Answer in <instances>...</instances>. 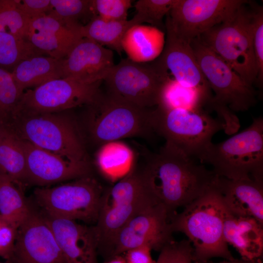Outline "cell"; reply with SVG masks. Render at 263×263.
Masks as SVG:
<instances>
[{
    "instance_id": "1",
    "label": "cell",
    "mask_w": 263,
    "mask_h": 263,
    "mask_svg": "<svg viewBox=\"0 0 263 263\" xmlns=\"http://www.w3.org/2000/svg\"><path fill=\"white\" fill-rule=\"evenodd\" d=\"M144 166L152 191L172 216L204 195L217 176L172 144L166 142L158 152L149 154Z\"/></svg>"
},
{
    "instance_id": "2",
    "label": "cell",
    "mask_w": 263,
    "mask_h": 263,
    "mask_svg": "<svg viewBox=\"0 0 263 263\" xmlns=\"http://www.w3.org/2000/svg\"><path fill=\"white\" fill-rule=\"evenodd\" d=\"M215 182L204 195L171 217L173 232L184 233L190 242L194 263L209 261L213 258L235 259L225 239V207Z\"/></svg>"
},
{
    "instance_id": "3",
    "label": "cell",
    "mask_w": 263,
    "mask_h": 263,
    "mask_svg": "<svg viewBox=\"0 0 263 263\" xmlns=\"http://www.w3.org/2000/svg\"><path fill=\"white\" fill-rule=\"evenodd\" d=\"M160 203L147 182L144 166L133 163L124 176L103 191L94 226L98 249L108 251L116 234L129 221Z\"/></svg>"
},
{
    "instance_id": "4",
    "label": "cell",
    "mask_w": 263,
    "mask_h": 263,
    "mask_svg": "<svg viewBox=\"0 0 263 263\" xmlns=\"http://www.w3.org/2000/svg\"><path fill=\"white\" fill-rule=\"evenodd\" d=\"M64 112L14 111L4 121L21 139L75 162H90L84 139L75 120Z\"/></svg>"
},
{
    "instance_id": "5",
    "label": "cell",
    "mask_w": 263,
    "mask_h": 263,
    "mask_svg": "<svg viewBox=\"0 0 263 263\" xmlns=\"http://www.w3.org/2000/svg\"><path fill=\"white\" fill-rule=\"evenodd\" d=\"M86 107L84 129L90 140L98 148L123 138L148 136L154 133L150 108L137 106L108 91L101 92Z\"/></svg>"
},
{
    "instance_id": "6",
    "label": "cell",
    "mask_w": 263,
    "mask_h": 263,
    "mask_svg": "<svg viewBox=\"0 0 263 263\" xmlns=\"http://www.w3.org/2000/svg\"><path fill=\"white\" fill-rule=\"evenodd\" d=\"M257 4L247 0L225 21L198 38L246 83L256 85L253 32Z\"/></svg>"
},
{
    "instance_id": "7",
    "label": "cell",
    "mask_w": 263,
    "mask_h": 263,
    "mask_svg": "<svg viewBox=\"0 0 263 263\" xmlns=\"http://www.w3.org/2000/svg\"><path fill=\"white\" fill-rule=\"evenodd\" d=\"M211 166L218 177L263 181V118H254L241 132L219 143L213 142L199 158Z\"/></svg>"
},
{
    "instance_id": "8",
    "label": "cell",
    "mask_w": 263,
    "mask_h": 263,
    "mask_svg": "<svg viewBox=\"0 0 263 263\" xmlns=\"http://www.w3.org/2000/svg\"><path fill=\"white\" fill-rule=\"evenodd\" d=\"M150 121L154 133L198 159L212 143L213 136L226 130L223 120L213 117L207 111L166 109L156 106L151 109Z\"/></svg>"
},
{
    "instance_id": "9",
    "label": "cell",
    "mask_w": 263,
    "mask_h": 263,
    "mask_svg": "<svg viewBox=\"0 0 263 263\" xmlns=\"http://www.w3.org/2000/svg\"><path fill=\"white\" fill-rule=\"evenodd\" d=\"M104 190L91 175L53 187H38L34 198L46 215L96 223Z\"/></svg>"
},
{
    "instance_id": "10",
    "label": "cell",
    "mask_w": 263,
    "mask_h": 263,
    "mask_svg": "<svg viewBox=\"0 0 263 263\" xmlns=\"http://www.w3.org/2000/svg\"><path fill=\"white\" fill-rule=\"evenodd\" d=\"M190 45L200 69L214 95L208 109L226 108L232 112H245L257 102V91L224 60L204 44L198 37Z\"/></svg>"
},
{
    "instance_id": "11",
    "label": "cell",
    "mask_w": 263,
    "mask_h": 263,
    "mask_svg": "<svg viewBox=\"0 0 263 263\" xmlns=\"http://www.w3.org/2000/svg\"><path fill=\"white\" fill-rule=\"evenodd\" d=\"M170 77L156 59L138 63L128 58L115 64L104 80L107 91L143 108L156 107L162 88Z\"/></svg>"
},
{
    "instance_id": "12",
    "label": "cell",
    "mask_w": 263,
    "mask_h": 263,
    "mask_svg": "<svg viewBox=\"0 0 263 263\" xmlns=\"http://www.w3.org/2000/svg\"><path fill=\"white\" fill-rule=\"evenodd\" d=\"M101 82L84 83L68 78L52 80L25 90L13 112L56 113L86 106L100 93Z\"/></svg>"
},
{
    "instance_id": "13",
    "label": "cell",
    "mask_w": 263,
    "mask_h": 263,
    "mask_svg": "<svg viewBox=\"0 0 263 263\" xmlns=\"http://www.w3.org/2000/svg\"><path fill=\"white\" fill-rule=\"evenodd\" d=\"M247 0H176L166 16L175 33L191 41L229 19Z\"/></svg>"
},
{
    "instance_id": "14",
    "label": "cell",
    "mask_w": 263,
    "mask_h": 263,
    "mask_svg": "<svg viewBox=\"0 0 263 263\" xmlns=\"http://www.w3.org/2000/svg\"><path fill=\"white\" fill-rule=\"evenodd\" d=\"M171 216L158 203L129 221L116 234L108 250L112 257L143 245L161 250L173 242Z\"/></svg>"
},
{
    "instance_id": "15",
    "label": "cell",
    "mask_w": 263,
    "mask_h": 263,
    "mask_svg": "<svg viewBox=\"0 0 263 263\" xmlns=\"http://www.w3.org/2000/svg\"><path fill=\"white\" fill-rule=\"evenodd\" d=\"M12 263H67L43 213L32 206L18 228Z\"/></svg>"
},
{
    "instance_id": "16",
    "label": "cell",
    "mask_w": 263,
    "mask_h": 263,
    "mask_svg": "<svg viewBox=\"0 0 263 263\" xmlns=\"http://www.w3.org/2000/svg\"><path fill=\"white\" fill-rule=\"evenodd\" d=\"M165 26L166 40L164 49L156 60L180 84L197 90L211 100L212 92L198 65L190 42L175 33L167 16Z\"/></svg>"
},
{
    "instance_id": "17",
    "label": "cell",
    "mask_w": 263,
    "mask_h": 263,
    "mask_svg": "<svg viewBox=\"0 0 263 263\" xmlns=\"http://www.w3.org/2000/svg\"><path fill=\"white\" fill-rule=\"evenodd\" d=\"M23 140L28 183L38 187L92 175L90 162H75Z\"/></svg>"
},
{
    "instance_id": "18",
    "label": "cell",
    "mask_w": 263,
    "mask_h": 263,
    "mask_svg": "<svg viewBox=\"0 0 263 263\" xmlns=\"http://www.w3.org/2000/svg\"><path fill=\"white\" fill-rule=\"evenodd\" d=\"M114 65L112 50L83 38L62 59V78L93 83L104 80Z\"/></svg>"
},
{
    "instance_id": "19",
    "label": "cell",
    "mask_w": 263,
    "mask_h": 263,
    "mask_svg": "<svg viewBox=\"0 0 263 263\" xmlns=\"http://www.w3.org/2000/svg\"><path fill=\"white\" fill-rule=\"evenodd\" d=\"M82 26L46 14L30 21L26 38L45 55L62 59L83 38Z\"/></svg>"
},
{
    "instance_id": "20",
    "label": "cell",
    "mask_w": 263,
    "mask_h": 263,
    "mask_svg": "<svg viewBox=\"0 0 263 263\" xmlns=\"http://www.w3.org/2000/svg\"><path fill=\"white\" fill-rule=\"evenodd\" d=\"M43 214L67 263H97L98 242L94 226Z\"/></svg>"
},
{
    "instance_id": "21",
    "label": "cell",
    "mask_w": 263,
    "mask_h": 263,
    "mask_svg": "<svg viewBox=\"0 0 263 263\" xmlns=\"http://www.w3.org/2000/svg\"><path fill=\"white\" fill-rule=\"evenodd\" d=\"M215 185L225 208L232 214L252 217L263 224V181L217 177Z\"/></svg>"
},
{
    "instance_id": "22",
    "label": "cell",
    "mask_w": 263,
    "mask_h": 263,
    "mask_svg": "<svg viewBox=\"0 0 263 263\" xmlns=\"http://www.w3.org/2000/svg\"><path fill=\"white\" fill-rule=\"evenodd\" d=\"M224 235L227 244L236 249L241 259L262 262L263 224L257 220L234 215L225 208Z\"/></svg>"
},
{
    "instance_id": "23",
    "label": "cell",
    "mask_w": 263,
    "mask_h": 263,
    "mask_svg": "<svg viewBox=\"0 0 263 263\" xmlns=\"http://www.w3.org/2000/svg\"><path fill=\"white\" fill-rule=\"evenodd\" d=\"M165 34L160 29L142 24L131 27L121 42L128 58L138 63L152 61L161 54L165 46Z\"/></svg>"
},
{
    "instance_id": "24",
    "label": "cell",
    "mask_w": 263,
    "mask_h": 263,
    "mask_svg": "<svg viewBox=\"0 0 263 263\" xmlns=\"http://www.w3.org/2000/svg\"><path fill=\"white\" fill-rule=\"evenodd\" d=\"M62 59L45 55L36 56L19 62L11 72L19 89L34 88L52 80L62 78Z\"/></svg>"
},
{
    "instance_id": "25",
    "label": "cell",
    "mask_w": 263,
    "mask_h": 263,
    "mask_svg": "<svg viewBox=\"0 0 263 263\" xmlns=\"http://www.w3.org/2000/svg\"><path fill=\"white\" fill-rule=\"evenodd\" d=\"M0 174L21 185L26 183V158L23 142L2 121L0 129Z\"/></svg>"
},
{
    "instance_id": "26",
    "label": "cell",
    "mask_w": 263,
    "mask_h": 263,
    "mask_svg": "<svg viewBox=\"0 0 263 263\" xmlns=\"http://www.w3.org/2000/svg\"><path fill=\"white\" fill-rule=\"evenodd\" d=\"M32 207L21 185L0 174V216L18 228L27 218Z\"/></svg>"
},
{
    "instance_id": "27",
    "label": "cell",
    "mask_w": 263,
    "mask_h": 263,
    "mask_svg": "<svg viewBox=\"0 0 263 263\" xmlns=\"http://www.w3.org/2000/svg\"><path fill=\"white\" fill-rule=\"evenodd\" d=\"M134 25H135L132 19L110 21L96 15L82 26L81 33L83 38L103 46H106L121 54L123 51L121 46L123 38L128 30Z\"/></svg>"
},
{
    "instance_id": "28",
    "label": "cell",
    "mask_w": 263,
    "mask_h": 263,
    "mask_svg": "<svg viewBox=\"0 0 263 263\" xmlns=\"http://www.w3.org/2000/svg\"><path fill=\"white\" fill-rule=\"evenodd\" d=\"M133 160L132 150L118 141L101 146L95 156V164L99 170L112 179L124 176L130 169Z\"/></svg>"
},
{
    "instance_id": "29",
    "label": "cell",
    "mask_w": 263,
    "mask_h": 263,
    "mask_svg": "<svg viewBox=\"0 0 263 263\" xmlns=\"http://www.w3.org/2000/svg\"><path fill=\"white\" fill-rule=\"evenodd\" d=\"M211 100L199 91L185 87L177 81L169 78L162 88L157 106L163 109L182 108L192 111H205Z\"/></svg>"
},
{
    "instance_id": "30",
    "label": "cell",
    "mask_w": 263,
    "mask_h": 263,
    "mask_svg": "<svg viewBox=\"0 0 263 263\" xmlns=\"http://www.w3.org/2000/svg\"><path fill=\"white\" fill-rule=\"evenodd\" d=\"M42 55L45 54L36 48L27 38L0 32V68L11 72L21 61Z\"/></svg>"
},
{
    "instance_id": "31",
    "label": "cell",
    "mask_w": 263,
    "mask_h": 263,
    "mask_svg": "<svg viewBox=\"0 0 263 263\" xmlns=\"http://www.w3.org/2000/svg\"><path fill=\"white\" fill-rule=\"evenodd\" d=\"M51 15L69 23L81 25L79 21L88 22L96 16L93 0H50Z\"/></svg>"
},
{
    "instance_id": "32",
    "label": "cell",
    "mask_w": 263,
    "mask_h": 263,
    "mask_svg": "<svg viewBox=\"0 0 263 263\" xmlns=\"http://www.w3.org/2000/svg\"><path fill=\"white\" fill-rule=\"evenodd\" d=\"M176 0H138L134 7L136 14L132 19L134 24L146 22L158 29L163 26V19L169 12Z\"/></svg>"
},
{
    "instance_id": "33",
    "label": "cell",
    "mask_w": 263,
    "mask_h": 263,
    "mask_svg": "<svg viewBox=\"0 0 263 263\" xmlns=\"http://www.w3.org/2000/svg\"><path fill=\"white\" fill-rule=\"evenodd\" d=\"M30 21L19 9L17 0H0V32L27 38Z\"/></svg>"
},
{
    "instance_id": "34",
    "label": "cell",
    "mask_w": 263,
    "mask_h": 263,
    "mask_svg": "<svg viewBox=\"0 0 263 263\" xmlns=\"http://www.w3.org/2000/svg\"><path fill=\"white\" fill-rule=\"evenodd\" d=\"M23 93L11 72L0 68V120L4 121L10 116Z\"/></svg>"
},
{
    "instance_id": "35",
    "label": "cell",
    "mask_w": 263,
    "mask_h": 263,
    "mask_svg": "<svg viewBox=\"0 0 263 263\" xmlns=\"http://www.w3.org/2000/svg\"><path fill=\"white\" fill-rule=\"evenodd\" d=\"M130 0H93L95 14L110 21L127 20L128 11L132 6Z\"/></svg>"
},
{
    "instance_id": "36",
    "label": "cell",
    "mask_w": 263,
    "mask_h": 263,
    "mask_svg": "<svg viewBox=\"0 0 263 263\" xmlns=\"http://www.w3.org/2000/svg\"><path fill=\"white\" fill-rule=\"evenodd\" d=\"M253 48L257 68L256 85L261 89L263 82V8L258 4L255 13Z\"/></svg>"
},
{
    "instance_id": "37",
    "label": "cell",
    "mask_w": 263,
    "mask_h": 263,
    "mask_svg": "<svg viewBox=\"0 0 263 263\" xmlns=\"http://www.w3.org/2000/svg\"><path fill=\"white\" fill-rule=\"evenodd\" d=\"M18 227L0 216V257L11 261Z\"/></svg>"
},
{
    "instance_id": "38",
    "label": "cell",
    "mask_w": 263,
    "mask_h": 263,
    "mask_svg": "<svg viewBox=\"0 0 263 263\" xmlns=\"http://www.w3.org/2000/svg\"><path fill=\"white\" fill-rule=\"evenodd\" d=\"M166 263H194L193 248L188 240L173 241L166 245Z\"/></svg>"
},
{
    "instance_id": "39",
    "label": "cell",
    "mask_w": 263,
    "mask_h": 263,
    "mask_svg": "<svg viewBox=\"0 0 263 263\" xmlns=\"http://www.w3.org/2000/svg\"><path fill=\"white\" fill-rule=\"evenodd\" d=\"M19 9L30 20L47 14L50 0H17Z\"/></svg>"
},
{
    "instance_id": "40",
    "label": "cell",
    "mask_w": 263,
    "mask_h": 263,
    "mask_svg": "<svg viewBox=\"0 0 263 263\" xmlns=\"http://www.w3.org/2000/svg\"><path fill=\"white\" fill-rule=\"evenodd\" d=\"M151 248L148 245H143L132 248L126 251V263H155L151 255Z\"/></svg>"
},
{
    "instance_id": "41",
    "label": "cell",
    "mask_w": 263,
    "mask_h": 263,
    "mask_svg": "<svg viewBox=\"0 0 263 263\" xmlns=\"http://www.w3.org/2000/svg\"><path fill=\"white\" fill-rule=\"evenodd\" d=\"M198 263H262V262H250L245 261L241 259L240 260L235 259L233 260H224V261L219 263H213L209 261H207L204 262H200Z\"/></svg>"
},
{
    "instance_id": "42",
    "label": "cell",
    "mask_w": 263,
    "mask_h": 263,
    "mask_svg": "<svg viewBox=\"0 0 263 263\" xmlns=\"http://www.w3.org/2000/svg\"><path fill=\"white\" fill-rule=\"evenodd\" d=\"M166 245L164 246L161 250L160 254L157 260L155 263H166L167 250Z\"/></svg>"
},
{
    "instance_id": "43",
    "label": "cell",
    "mask_w": 263,
    "mask_h": 263,
    "mask_svg": "<svg viewBox=\"0 0 263 263\" xmlns=\"http://www.w3.org/2000/svg\"><path fill=\"white\" fill-rule=\"evenodd\" d=\"M105 263H126V262L125 258L117 255L112 257Z\"/></svg>"
},
{
    "instance_id": "44",
    "label": "cell",
    "mask_w": 263,
    "mask_h": 263,
    "mask_svg": "<svg viewBox=\"0 0 263 263\" xmlns=\"http://www.w3.org/2000/svg\"><path fill=\"white\" fill-rule=\"evenodd\" d=\"M0 263H12L10 262L6 261L5 262H0Z\"/></svg>"
},
{
    "instance_id": "45",
    "label": "cell",
    "mask_w": 263,
    "mask_h": 263,
    "mask_svg": "<svg viewBox=\"0 0 263 263\" xmlns=\"http://www.w3.org/2000/svg\"><path fill=\"white\" fill-rule=\"evenodd\" d=\"M1 125H2V121L0 120V129L1 128Z\"/></svg>"
}]
</instances>
